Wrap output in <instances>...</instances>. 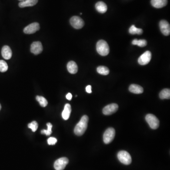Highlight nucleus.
<instances>
[{"instance_id":"obj_25","label":"nucleus","mask_w":170,"mask_h":170,"mask_svg":"<svg viewBox=\"0 0 170 170\" xmlns=\"http://www.w3.org/2000/svg\"><path fill=\"white\" fill-rule=\"evenodd\" d=\"M46 125L47 126V130H42L41 132L42 134H45L46 136H49L52 133V129L53 125L51 123H47Z\"/></svg>"},{"instance_id":"obj_20","label":"nucleus","mask_w":170,"mask_h":170,"mask_svg":"<svg viewBox=\"0 0 170 170\" xmlns=\"http://www.w3.org/2000/svg\"><path fill=\"white\" fill-rule=\"evenodd\" d=\"M159 97L161 99H169L170 98V89L165 88L160 92Z\"/></svg>"},{"instance_id":"obj_8","label":"nucleus","mask_w":170,"mask_h":170,"mask_svg":"<svg viewBox=\"0 0 170 170\" xmlns=\"http://www.w3.org/2000/svg\"><path fill=\"white\" fill-rule=\"evenodd\" d=\"M152 54L150 51H146L142 54L138 59V63L140 65H147L151 61Z\"/></svg>"},{"instance_id":"obj_22","label":"nucleus","mask_w":170,"mask_h":170,"mask_svg":"<svg viewBox=\"0 0 170 170\" xmlns=\"http://www.w3.org/2000/svg\"><path fill=\"white\" fill-rule=\"evenodd\" d=\"M129 33L132 35H135V34L141 35L143 33V30L141 29L137 28L135 25H132L129 29Z\"/></svg>"},{"instance_id":"obj_6","label":"nucleus","mask_w":170,"mask_h":170,"mask_svg":"<svg viewBox=\"0 0 170 170\" xmlns=\"http://www.w3.org/2000/svg\"><path fill=\"white\" fill-rule=\"evenodd\" d=\"M70 23L74 29H79L83 28L84 25V21L79 16H73L70 19Z\"/></svg>"},{"instance_id":"obj_9","label":"nucleus","mask_w":170,"mask_h":170,"mask_svg":"<svg viewBox=\"0 0 170 170\" xmlns=\"http://www.w3.org/2000/svg\"><path fill=\"white\" fill-rule=\"evenodd\" d=\"M40 29L39 24L37 22H34L27 25L24 29L23 31L26 34H32L38 31Z\"/></svg>"},{"instance_id":"obj_27","label":"nucleus","mask_w":170,"mask_h":170,"mask_svg":"<svg viewBox=\"0 0 170 170\" xmlns=\"http://www.w3.org/2000/svg\"><path fill=\"white\" fill-rule=\"evenodd\" d=\"M28 127L32 130V131L35 132L38 128V123L36 121H33L28 124Z\"/></svg>"},{"instance_id":"obj_29","label":"nucleus","mask_w":170,"mask_h":170,"mask_svg":"<svg viewBox=\"0 0 170 170\" xmlns=\"http://www.w3.org/2000/svg\"><path fill=\"white\" fill-rule=\"evenodd\" d=\"M86 90L87 92L88 93H91V86L90 85H88V86H87V87H86Z\"/></svg>"},{"instance_id":"obj_2","label":"nucleus","mask_w":170,"mask_h":170,"mask_svg":"<svg viewBox=\"0 0 170 170\" xmlns=\"http://www.w3.org/2000/svg\"><path fill=\"white\" fill-rule=\"evenodd\" d=\"M97 52L101 56H105L109 53V46L107 42L103 40L98 41L96 46Z\"/></svg>"},{"instance_id":"obj_32","label":"nucleus","mask_w":170,"mask_h":170,"mask_svg":"<svg viewBox=\"0 0 170 170\" xmlns=\"http://www.w3.org/2000/svg\"><path fill=\"white\" fill-rule=\"evenodd\" d=\"M1 108H2L1 105V104H0V110H1Z\"/></svg>"},{"instance_id":"obj_3","label":"nucleus","mask_w":170,"mask_h":170,"mask_svg":"<svg viewBox=\"0 0 170 170\" xmlns=\"http://www.w3.org/2000/svg\"><path fill=\"white\" fill-rule=\"evenodd\" d=\"M117 157L119 160L124 165H129L131 163V157L127 151H121L118 152Z\"/></svg>"},{"instance_id":"obj_4","label":"nucleus","mask_w":170,"mask_h":170,"mask_svg":"<svg viewBox=\"0 0 170 170\" xmlns=\"http://www.w3.org/2000/svg\"><path fill=\"white\" fill-rule=\"evenodd\" d=\"M145 119L151 129L155 130L159 127V121L154 115L148 114L146 115Z\"/></svg>"},{"instance_id":"obj_16","label":"nucleus","mask_w":170,"mask_h":170,"mask_svg":"<svg viewBox=\"0 0 170 170\" xmlns=\"http://www.w3.org/2000/svg\"><path fill=\"white\" fill-rule=\"evenodd\" d=\"M71 112V106L69 104H67L64 106L63 110L62 113V117L64 120H67L70 118Z\"/></svg>"},{"instance_id":"obj_18","label":"nucleus","mask_w":170,"mask_h":170,"mask_svg":"<svg viewBox=\"0 0 170 170\" xmlns=\"http://www.w3.org/2000/svg\"><path fill=\"white\" fill-rule=\"evenodd\" d=\"M96 10L100 13H104L107 10V6L104 2H98L95 5Z\"/></svg>"},{"instance_id":"obj_23","label":"nucleus","mask_w":170,"mask_h":170,"mask_svg":"<svg viewBox=\"0 0 170 170\" xmlns=\"http://www.w3.org/2000/svg\"><path fill=\"white\" fill-rule=\"evenodd\" d=\"M132 44L133 45H137L139 47L146 46L147 45V42L146 40L144 39H134L132 42Z\"/></svg>"},{"instance_id":"obj_26","label":"nucleus","mask_w":170,"mask_h":170,"mask_svg":"<svg viewBox=\"0 0 170 170\" xmlns=\"http://www.w3.org/2000/svg\"><path fill=\"white\" fill-rule=\"evenodd\" d=\"M8 69V66L5 61L0 60V72H6Z\"/></svg>"},{"instance_id":"obj_13","label":"nucleus","mask_w":170,"mask_h":170,"mask_svg":"<svg viewBox=\"0 0 170 170\" xmlns=\"http://www.w3.org/2000/svg\"><path fill=\"white\" fill-rule=\"evenodd\" d=\"M12 51L10 47L4 46L2 49V57L5 59H9L12 58Z\"/></svg>"},{"instance_id":"obj_24","label":"nucleus","mask_w":170,"mask_h":170,"mask_svg":"<svg viewBox=\"0 0 170 170\" xmlns=\"http://www.w3.org/2000/svg\"><path fill=\"white\" fill-rule=\"evenodd\" d=\"M36 100L39 102L41 106L43 107L46 106L48 104V102L47 101L46 99L44 97H41V96H36Z\"/></svg>"},{"instance_id":"obj_21","label":"nucleus","mask_w":170,"mask_h":170,"mask_svg":"<svg viewBox=\"0 0 170 170\" xmlns=\"http://www.w3.org/2000/svg\"><path fill=\"white\" fill-rule=\"evenodd\" d=\"M97 71L98 73L103 75H107L109 73V70L105 66H100L97 68Z\"/></svg>"},{"instance_id":"obj_5","label":"nucleus","mask_w":170,"mask_h":170,"mask_svg":"<svg viewBox=\"0 0 170 170\" xmlns=\"http://www.w3.org/2000/svg\"><path fill=\"white\" fill-rule=\"evenodd\" d=\"M115 135V131L113 127H109L104 132L103 140L104 143L108 144L114 140Z\"/></svg>"},{"instance_id":"obj_12","label":"nucleus","mask_w":170,"mask_h":170,"mask_svg":"<svg viewBox=\"0 0 170 170\" xmlns=\"http://www.w3.org/2000/svg\"><path fill=\"white\" fill-rule=\"evenodd\" d=\"M160 29L163 35L166 36L170 35V26L169 23L165 20H162L159 23Z\"/></svg>"},{"instance_id":"obj_10","label":"nucleus","mask_w":170,"mask_h":170,"mask_svg":"<svg viewBox=\"0 0 170 170\" xmlns=\"http://www.w3.org/2000/svg\"><path fill=\"white\" fill-rule=\"evenodd\" d=\"M118 105L116 104H111L105 106L103 110V113L104 115H109L117 112Z\"/></svg>"},{"instance_id":"obj_15","label":"nucleus","mask_w":170,"mask_h":170,"mask_svg":"<svg viewBox=\"0 0 170 170\" xmlns=\"http://www.w3.org/2000/svg\"><path fill=\"white\" fill-rule=\"evenodd\" d=\"M67 70L71 74H76L78 72V65L74 61H70L67 64Z\"/></svg>"},{"instance_id":"obj_7","label":"nucleus","mask_w":170,"mask_h":170,"mask_svg":"<svg viewBox=\"0 0 170 170\" xmlns=\"http://www.w3.org/2000/svg\"><path fill=\"white\" fill-rule=\"evenodd\" d=\"M69 163V159L66 157H62L55 162L54 168L56 170H63Z\"/></svg>"},{"instance_id":"obj_1","label":"nucleus","mask_w":170,"mask_h":170,"mask_svg":"<svg viewBox=\"0 0 170 170\" xmlns=\"http://www.w3.org/2000/svg\"><path fill=\"white\" fill-rule=\"evenodd\" d=\"M88 120L89 119L87 115L82 116L79 123L75 127L74 132L76 135L80 136L84 134L87 129Z\"/></svg>"},{"instance_id":"obj_17","label":"nucleus","mask_w":170,"mask_h":170,"mask_svg":"<svg viewBox=\"0 0 170 170\" xmlns=\"http://www.w3.org/2000/svg\"><path fill=\"white\" fill-rule=\"evenodd\" d=\"M129 91L132 93L140 94L143 92L144 89L143 88L139 85L132 84L129 87Z\"/></svg>"},{"instance_id":"obj_30","label":"nucleus","mask_w":170,"mask_h":170,"mask_svg":"<svg viewBox=\"0 0 170 170\" xmlns=\"http://www.w3.org/2000/svg\"><path fill=\"white\" fill-rule=\"evenodd\" d=\"M66 97L68 100H71L72 97V95H71V93H69L66 95Z\"/></svg>"},{"instance_id":"obj_11","label":"nucleus","mask_w":170,"mask_h":170,"mask_svg":"<svg viewBox=\"0 0 170 170\" xmlns=\"http://www.w3.org/2000/svg\"><path fill=\"white\" fill-rule=\"evenodd\" d=\"M43 50L41 42L39 41L34 42L31 44L30 47V51L33 54L35 55L41 53Z\"/></svg>"},{"instance_id":"obj_28","label":"nucleus","mask_w":170,"mask_h":170,"mask_svg":"<svg viewBox=\"0 0 170 170\" xmlns=\"http://www.w3.org/2000/svg\"><path fill=\"white\" fill-rule=\"evenodd\" d=\"M57 140L54 137H50L47 140V142L49 145H54L56 143Z\"/></svg>"},{"instance_id":"obj_14","label":"nucleus","mask_w":170,"mask_h":170,"mask_svg":"<svg viewBox=\"0 0 170 170\" xmlns=\"http://www.w3.org/2000/svg\"><path fill=\"white\" fill-rule=\"evenodd\" d=\"M168 3L167 0H151L152 6L155 8H162L165 6Z\"/></svg>"},{"instance_id":"obj_31","label":"nucleus","mask_w":170,"mask_h":170,"mask_svg":"<svg viewBox=\"0 0 170 170\" xmlns=\"http://www.w3.org/2000/svg\"><path fill=\"white\" fill-rule=\"evenodd\" d=\"M19 1L22 2V1H26V0H19Z\"/></svg>"},{"instance_id":"obj_19","label":"nucleus","mask_w":170,"mask_h":170,"mask_svg":"<svg viewBox=\"0 0 170 170\" xmlns=\"http://www.w3.org/2000/svg\"><path fill=\"white\" fill-rule=\"evenodd\" d=\"M38 0H26L25 1L21 2L19 4L20 8H25L27 7H31L35 5L38 2Z\"/></svg>"}]
</instances>
